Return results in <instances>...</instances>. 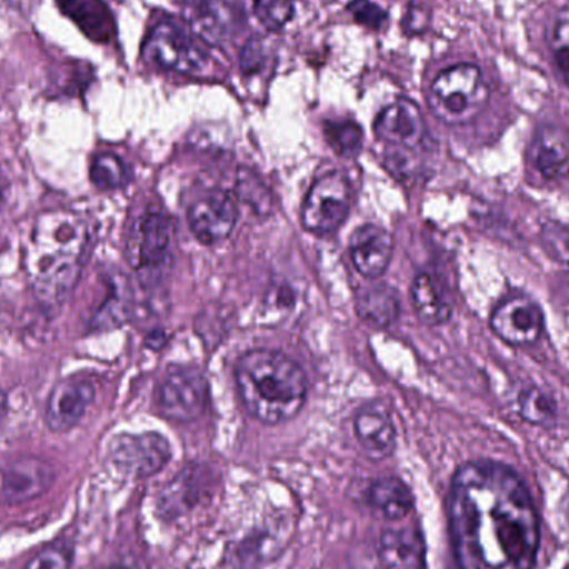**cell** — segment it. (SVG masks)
Here are the masks:
<instances>
[{"label": "cell", "instance_id": "6da1fadb", "mask_svg": "<svg viewBox=\"0 0 569 569\" xmlns=\"http://www.w3.org/2000/svg\"><path fill=\"white\" fill-rule=\"evenodd\" d=\"M448 521L458 569H535L540 521L530 491L507 465L480 460L458 468Z\"/></svg>", "mask_w": 569, "mask_h": 569}, {"label": "cell", "instance_id": "7a4b0ae2", "mask_svg": "<svg viewBox=\"0 0 569 569\" xmlns=\"http://www.w3.org/2000/svg\"><path fill=\"white\" fill-rule=\"evenodd\" d=\"M89 237V227L76 213L50 210L37 217L23 253V266L40 303L56 308L72 293Z\"/></svg>", "mask_w": 569, "mask_h": 569}, {"label": "cell", "instance_id": "3957f363", "mask_svg": "<svg viewBox=\"0 0 569 569\" xmlns=\"http://www.w3.org/2000/svg\"><path fill=\"white\" fill-rule=\"evenodd\" d=\"M236 378L243 407L266 425L290 420L307 400L303 370L280 351H249L237 363Z\"/></svg>", "mask_w": 569, "mask_h": 569}, {"label": "cell", "instance_id": "277c9868", "mask_svg": "<svg viewBox=\"0 0 569 569\" xmlns=\"http://www.w3.org/2000/svg\"><path fill=\"white\" fill-rule=\"evenodd\" d=\"M490 100V87L480 67L458 63L443 70L431 83L428 106L431 113L447 126L473 122Z\"/></svg>", "mask_w": 569, "mask_h": 569}, {"label": "cell", "instance_id": "5b68a950", "mask_svg": "<svg viewBox=\"0 0 569 569\" xmlns=\"http://www.w3.org/2000/svg\"><path fill=\"white\" fill-rule=\"evenodd\" d=\"M143 53L153 66L180 76H206L210 69V53L172 20H163L153 27Z\"/></svg>", "mask_w": 569, "mask_h": 569}, {"label": "cell", "instance_id": "8992f818", "mask_svg": "<svg viewBox=\"0 0 569 569\" xmlns=\"http://www.w3.org/2000/svg\"><path fill=\"white\" fill-rule=\"evenodd\" d=\"M350 207V182L341 173H327L311 186L301 207V223L315 236H328L343 226Z\"/></svg>", "mask_w": 569, "mask_h": 569}, {"label": "cell", "instance_id": "52a82bcc", "mask_svg": "<svg viewBox=\"0 0 569 569\" xmlns=\"http://www.w3.org/2000/svg\"><path fill=\"white\" fill-rule=\"evenodd\" d=\"M209 400L206 377L197 368L170 371L157 391V403L169 420L189 423L202 417Z\"/></svg>", "mask_w": 569, "mask_h": 569}, {"label": "cell", "instance_id": "ba28073f", "mask_svg": "<svg viewBox=\"0 0 569 569\" xmlns=\"http://www.w3.org/2000/svg\"><path fill=\"white\" fill-rule=\"evenodd\" d=\"M172 457L167 438L162 435H119L109 448V458L120 473L132 478H149L159 473Z\"/></svg>", "mask_w": 569, "mask_h": 569}, {"label": "cell", "instance_id": "9c48e42d", "mask_svg": "<svg viewBox=\"0 0 569 569\" xmlns=\"http://www.w3.org/2000/svg\"><path fill=\"white\" fill-rule=\"evenodd\" d=\"M56 470L39 457H19L0 463V505H26L52 487Z\"/></svg>", "mask_w": 569, "mask_h": 569}, {"label": "cell", "instance_id": "30bf717a", "mask_svg": "<svg viewBox=\"0 0 569 569\" xmlns=\"http://www.w3.org/2000/svg\"><path fill=\"white\" fill-rule=\"evenodd\" d=\"M490 327L505 343L528 347L537 343L543 335L545 313L531 298L511 297L495 308Z\"/></svg>", "mask_w": 569, "mask_h": 569}, {"label": "cell", "instance_id": "8fae6325", "mask_svg": "<svg viewBox=\"0 0 569 569\" xmlns=\"http://www.w3.org/2000/svg\"><path fill=\"white\" fill-rule=\"evenodd\" d=\"M239 219V209L227 192H210L197 200L189 212L190 229L203 246L229 239Z\"/></svg>", "mask_w": 569, "mask_h": 569}, {"label": "cell", "instance_id": "7c38bea8", "mask_svg": "<svg viewBox=\"0 0 569 569\" xmlns=\"http://www.w3.org/2000/svg\"><path fill=\"white\" fill-rule=\"evenodd\" d=\"M96 397L93 385L83 378H63L47 398L46 423L53 433H67L82 420Z\"/></svg>", "mask_w": 569, "mask_h": 569}, {"label": "cell", "instance_id": "4fadbf2b", "mask_svg": "<svg viewBox=\"0 0 569 569\" xmlns=\"http://www.w3.org/2000/svg\"><path fill=\"white\" fill-rule=\"evenodd\" d=\"M375 133L391 146L415 149L423 142L427 123L417 103L410 99H397L385 107L375 120Z\"/></svg>", "mask_w": 569, "mask_h": 569}, {"label": "cell", "instance_id": "5bb4252c", "mask_svg": "<svg viewBox=\"0 0 569 569\" xmlns=\"http://www.w3.org/2000/svg\"><path fill=\"white\" fill-rule=\"evenodd\" d=\"M350 253L355 269L365 279H378L387 272L393 256V240L383 227L368 223L358 227L350 239Z\"/></svg>", "mask_w": 569, "mask_h": 569}, {"label": "cell", "instance_id": "9a60e30c", "mask_svg": "<svg viewBox=\"0 0 569 569\" xmlns=\"http://www.w3.org/2000/svg\"><path fill=\"white\" fill-rule=\"evenodd\" d=\"M172 227L162 213H149L140 220L133 239L132 263L137 269H156L169 256Z\"/></svg>", "mask_w": 569, "mask_h": 569}, {"label": "cell", "instance_id": "2e32d148", "mask_svg": "<svg viewBox=\"0 0 569 569\" xmlns=\"http://www.w3.org/2000/svg\"><path fill=\"white\" fill-rule=\"evenodd\" d=\"M378 558L385 569H423V535L411 527L385 530L378 543Z\"/></svg>", "mask_w": 569, "mask_h": 569}, {"label": "cell", "instance_id": "e0dca14e", "mask_svg": "<svg viewBox=\"0 0 569 569\" xmlns=\"http://www.w3.org/2000/svg\"><path fill=\"white\" fill-rule=\"evenodd\" d=\"M355 433L367 457L375 461L390 457L397 447L393 421L378 405L358 411L355 417Z\"/></svg>", "mask_w": 569, "mask_h": 569}, {"label": "cell", "instance_id": "ac0fdd59", "mask_svg": "<svg viewBox=\"0 0 569 569\" xmlns=\"http://www.w3.org/2000/svg\"><path fill=\"white\" fill-rule=\"evenodd\" d=\"M535 169L548 180L569 176V137L558 127H543L530 147Z\"/></svg>", "mask_w": 569, "mask_h": 569}, {"label": "cell", "instance_id": "d6986e66", "mask_svg": "<svg viewBox=\"0 0 569 569\" xmlns=\"http://www.w3.org/2000/svg\"><path fill=\"white\" fill-rule=\"evenodd\" d=\"M57 6L93 42L107 43L116 37V20L102 0H57Z\"/></svg>", "mask_w": 569, "mask_h": 569}, {"label": "cell", "instance_id": "ffe728a7", "mask_svg": "<svg viewBox=\"0 0 569 569\" xmlns=\"http://www.w3.org/2000/svg\"><path fill=\"white\" fill-rule=\"evenodd\" d=\"M183 20L189 29L209 46H222L229 37L226 13L219 0H179Z\"/></svg>", "mask_w": 569, "mask_h": 569}, {"label": "cell", "instance_id": "44dd1931", "mask_svg": "<svg viewBox=\"0 0 569 569\" xmlns=\"http://www.w3.org/2000/svg\"><path fill=\"white\" fill-rule=\"evenodd\" d=\"M367 500L387 520H403L413 510V495L398 478H381L371 483Z\"/></svg>", "mask_w": 569, "mask_h": 569}, {"label": "cell", "instance_id": "7402d4cb", "mask_svg": "<svg viewBox=\"0 0 569 569\" xmlns=\"http://www.w3.org/2000/svg\"><path fill=\"white\" fill-rule=\"evenodd\" d=\"M411 301L418 318L425 325L438 327L447 323L451 317V305L433 277L420 273L411 284Z\"/></svg>", "mask_w": 569, "mask_h": 569}, {"label": "cell", "instance_id": "603a6c76", "mask_svg": "<svg viewBox=\"0 0 569 569\" xmlns=\"http://www.w3.org/2000/svg\"><path fill=\"white\" fill-rule=\"evenodd\" d=\"M357 310L367 323L378 328L390 327L400 315V301L397 291L387 284H375L358 297Z\"/></svg>", "mask_w": 569, "mask_h": 569}, {"label": "cell", "instance_id": "cb8c5ba5", "mask_svg": "<svg viewBox=\"0 0 569 569\" xmlns=\"http://www.w3.org/2000/svg\"><path fill=\"white\" fill-rule=\"evenodd\" d=\"M129 307L130 300L127 297L126 284L113 283L112 293L103 301L99 311L93 315L92 320H90V328L96 331H103L120 327L129 317Z\"/></svg>", "mask_w": 569, "mask_h": 569}, {"label": "cell", "instance_id": "d4e9b609", "mask_svg": "<svg viewBox=\"0 0 569 569\" xmlns=\"http://www.w3.org/2000/svg\"><path fill=\"white\" fill-rule=\"evenodd\" d=\"M90 180L103 192L120 189L127 182L126 163L113 153H100L90 166Z\"/></svg>", "mask_w": 569, "mask_h": 569}, {"label": "cell", "instance_id": "484cf974", "mask_svg": "<svg viewBox=\"0 0 569 569\" xmlns=\"http://www.w3.org/2000/svg\"><path fill=\"white\" fill-rule=\"evenodd\" d=\"M520 415L535 425H545L557 415L553 398L540 388H531L520 397Z\"/></svg>", "mask_w": 569, "mask_h": 569}, {"label": "cell", "instance_id": "4316f807", "mask_svg": "<svg viewBox=\"0 0 569 569\" xmlns=\"http://www.w3.org/2000/svg\"><path fill=\"white\" fill-rule=\"evenodd\" d=\"M325 136L340 156H353L363 143V132L355 122L327 123Z\"/></svg>", "mask_w": 569, "mask_h": 569}, {"label": "cell", "instance_id": "83f0119b", "mask_svg": "<svg viewBox=\"0 0 569 569\" xmlns=\"http://www.w3.org/2000/svg\"><path fill=\"white\" fill-rule=\"evenodd\" d=\"M257 19L266 29L282 30L295 16L293 0H253Z\"/></svg>", "mask_w": 569, "mask_h": 569}, {"label": "cell", "instance_id": "f1b7e54d", "mask_svg": "<svg viewBox=\"0 0 569 569\" xmlns=\"http://www.w3.org/2000/svg\"><path fill=\"white\" fill-rule=\"evenodd\" d=\"M551 52H553L558 69L569 83V9L560 10L555 19L553 32H551Z\"/></svg>", "mask_w": 569, "mask_h": 569}, {"label": "cell", "instance_id": "f546056e", "mask_svg": "<svg viewBox=\"0 0 569 569\" xmlns=\"http://www.w3.org/2000/svg\"><path fill=\"white\" fill-rule=\"evenodd\" d=\"M72 548L66 543H52L40 550L23 569H70Z\"/></svg>", "mask_w": 569, "mask_h": 569}, {"label": "cell", "instance_id": "4dcf8cb0", "mask_svg": "<svg viewBox=\"0 0 569 569\" xmlns=\"http://www.w3.org/2000/svg\"><path fill=\"white\" fill-rule=\"evenodd\" d=\"M543 249L558 262L569 263V227L550 223L541 232Z\"/></svg>", "mask_w": 569, "mask_h": 569}, {"label": "cell", "instance_id": "1f68e13d", "mask_svg": "<svg viewBox=\"0 0 569 569\" xmlns=\"http://www.w3.org/2000/svg\"><path fill=\"white\" fill-rule=\"evenodd\" d=\"M347 9L358 23L368 29L380 30L388 20V13L371 0H353Z\"/></svg>", "mask_w": 569, "mask_h": 569}, {"label": "cell", "instance_id": "d6a6232c", "mask_svg": "<svg viewBox=\"0 0 569 569\" xmlns=\"http://www.w3.org/2000/svg\"><path fill=\"white\" fill-rule=\"evenodd\" d=\"M428 22H430V10L425 9L421 3L415 2L411 3L407 17L403 19V30L415 36V33L423 32L428 27Z\"/></svg>", "mask_w": 569, "mask_h": 569}, {"label": "cell", "instance_id": "836d02e7", "mask_svg": "<svg viewBox=\"0 0 569 569\" xmlns=\"http://www.w3.org/2000/svg\"><path fill=\"white\" fill-rule=\"evenodd\" d=\"M263 47L259 40H250L246 47H243L242 56H240V66H242L243 72L252 73L259 70V67L263 63Z\"/></svg>", "mask_w": 569, "mask_h": 569}, {"label": "cell", "instance_id": "e575fe53", "mask_svg": "<svg viewBox=\"0 0 569 569\" xmlns=\"http://www.w3.org/2000/svg\"><path fill=\"white\" fill-rule=\"evenodd\" d=\"M7 413V395L6 391L0 388V423H2L3 418H6Z\"/></svg>", "mask_w": 569, "mask_h": 569}, {"label": "cell", "instance_id": "d590c367", "mask_svg": "<svg viewBox=\"0 0 569 569\" xmlns=\"http://www.w3.org/2000/svg\"><path fill=\"white\" fill-rule=\"evenodd\" d=\"M3 197H6V180L0 177V206L3 203Z\"/></svg>", "mask_w": 569, "mask_h": 569}, {"label": "cell", "instance_id": "8d00e7d4", "mask_svg": "<svg viewBox=\"0 0 569 569\" xmlns=\"http://www.w3.org/2000/svg\"><path fill=\"white\" fill-rule=\"evenodd\" d=\"M109 569H129V568H126V567H113V568H109Z\"/></svg>", "mask_w": 569, "mask_h": 569}]
</instances>
